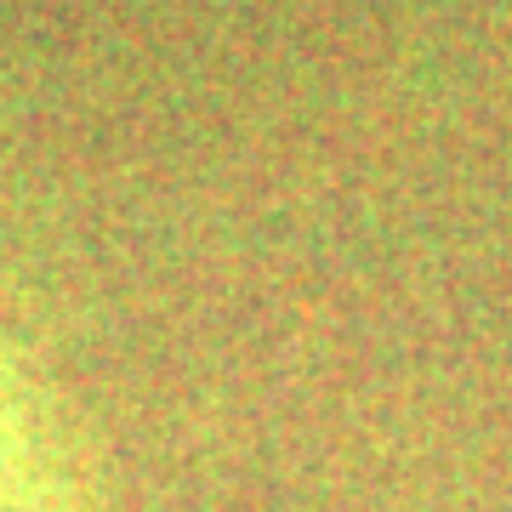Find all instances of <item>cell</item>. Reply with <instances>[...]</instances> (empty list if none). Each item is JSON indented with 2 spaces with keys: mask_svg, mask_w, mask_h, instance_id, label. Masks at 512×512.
I'll return each mask as SVG.
<instances>
[{
  "mask_svg": "<svg viewBox=\"0 0 512 512\" xmlns=\"http://www.w3.org/2000/svg\"><path fill=\"white\" fill-rule=\"evenodd\" d=\"M0 512H109V490L74 404L0 325Z\"/></svg>",
  "mask_w": 512,
  "mask_h": 512,
  "instance_id": "1",
  "label": "cell"
}]
</instances>
